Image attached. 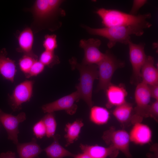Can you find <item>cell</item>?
Segmentation results:
<instances>
[{
  "label": "cell",
  "mask_w": 158,
  "mask_h": 158,
  "mask_svg": "<svg viewBox=\"0 0 158 158\" xmlns=\"http://www.w3.org/2000/svg\"><path fill=\"white\" fill-rule=\"evenodd\" d=\"M62 0H36L32 7L25 9L31 13L33 21L30 28L33 33L43 30L55 31L61 26V19L66 15L61 7Z\"/></svg>",
  "instance_id": "obj_1"
},
{
  "label": "cell",
  "mask_w": 158,
  "mask_h": 158,
  "mask_svg": "<svg viewBox=\"0 0 158 158\" xmlns=\"http://www.w3.org/2000/svg\"><path fill=\"white\" fill-rule=\"evenodd\" d=\"M96 13L102 19L104 27L134 26L146 29L152 25L147 20L151 17L150 13L134 15L117 10L101 8L98 9Z\"/></svg>",
  "instance_id": "obj_2"
},
{
  "label": "cell",
  "mask_w": 158,
  "mask_h": 158,
  "mask_svg": "<svg viewBox=\"0 0 158 158\" xmlns=\"http://www.w3.org/2000/svg\"><path fill=\"white\" fill-rule=\"evenodd\" d=\"M90 34L98 35L107 39V45L109 48L114 47L117 42L128 44L131 40L130 36L133 35L140 36L144 33L145 29L134 26H114L101 28H93L83 26Z\"/></svg>",
  "instance_id": "obj_3"
},
{
  "label": "cell",
  "mask_w": 158,
  "mask_h": 158,
  "mask_svg": "<svg viewBox=\"0 0 158 158\" xmlns=\"http://www.w3.org/2000/svg\"><path fill=\"white\" fill-rule=\"evenodd\" d=\"M70 62L72 68L78 69L80 74V82L76 86V91L80 99L91 107L93 104L92 96L94 82L98 78L97 66L79 63L74 58L71 59Z\"/></svg>",
  "instance_id": "obj_4"
},
{
  "label": "cell",
  "mask_w": 158,
  "mask_h": 158,
  "mask_svg": "<svg viewBox=\"0 0 158 158\" xmlns=\"http://www.w3.org/2000/svg\"><path fill=\"white\" fill-rule=\"evenodd\" d=\"M124 65L123 62L117 59L110 51H106L102 59L97 65L99 79L97 90H106L111 84V80L115 71Z\"/></svg>",
  "instance_id": "obj_5"
},
{
  "label": "cell",
  "mask_w": 158,
  "mask_h": 158,
  "mask_svg": "<svg viewBox=\"0 0 158 158\" xmlns=\"http://www.w3.org/2000/svg\"><path fill=\"white\" fill-rule=\"evenodd\" d=\"M151 98L148 85L142 82L138 84L135 92L136 106L130 120L132 123L141 122L144 118L148 117Z\"/></svg>",
  "instance_id": "obj_6"
},
{
  "label": "cell",
  "mask_w": 158,
  "mask_h": 158,
  "mask_svg": "<svg viewBox=\"0 0 158 158\" xmlns=\"http://www.w3.org/2000/svg\"><path fill=\"white\" fill-rule=\"evenodd\" d=\"M102 138L107 145L121 151L127 158L132 157L129 150V134L126 130H116L111 127L104 132Z\"/></svg>",
  "instance_id": "obj_7"
},
{
  "label": "cell",
  "mask_w": 158,
  "mask_h": 158,
  "mask_svg": "<svg viewBox=\"0 0 158 158\" xmlns=\"http://www.w3.org/2000/svg\"><path fill=\"white\" fill-rule=\"evenodd\" d=\"M128 44L130 60L133 69L131 82V83L137 85L142 81L141 70L147 56L144 50L145 44H136L133 42L131 40Z\"/></svg>",
  "instance_id": "obj_8"
},
{
  "label": "cell",
  "mask_w": 158,
  "mask_h": 158,
  "mask_svg": "<svg viewBox=\"0 0 158 158\" xmlns=\"http://www.w3.org/2000/svg\"><path fill=\"white\" fill-rule=\"evenodd\" d=\"M80 99V95L76 91L54 102L43 105L42 109L45 113H53L55 111L64 110L68 114L73 115L77 109L75 103Z\"/></svg>",
  "instance_id": "obj_9"
},
{
  "label": "cell",
  "mask_w": 158,
  "mask_h": 158,
  "mask_svg": "<svg viewBox=\"0 0 158 158\" xmlns=\"http://www.w3.org/2000/svg\"><path fill=\"white\" fill-rule=\"evenodd\" d=\"M34 84V81L25 80L16 87L9 98V104L13 111H19L22 109L23 103L30 100Z\"/></svg>",
  "instance_id": "obj_10"
},
{
  "label": "cell",
  "mask_w": 158,
  "mask_h": 158,
  "mask_svg": "<svg viewBox=\"0 0 158 158\" xmlns=\"http://www.w3.org/2000/svg\"><path fill=\"white\" fill-rule=\"evenodd\" d=\"M101 44V40L98 39L90 38L80 40L79 45L83 49L84 53L82 63L97 65L101 61L104 57V53L99 50Z\"/></svg>",
  "instance_id": "obj_11"
},
{
  "label": "cell",
  "mask_w": 158,
  "mask_h": 158,
  "mask_svg": "<svg viewBox=\"0 0 158 158\" xmlns=\"http://www.w3.org/2000/svg\"><path fill=\"white\" fill-rule=\"evenodd\" d=\"M25 113L23 112L16 116L4 112L0 109V122L5 129L8 139L17 145L19 143L18 135L19 133L18 126L26 119Z\"/></svg>",
  "instance_id": "obj_12"
},
{
  "label": "cell",
  "mask_w": 158,
  "mask_h": 158,
  "mask_svg": "<svg viewBox=\"0 0 158 158\" xmlns=\"http://www.w3.org/2000/svg\"><path fill=\"white\" fill-rule=\"evenodd\" d=\"M129 134L130 141L138 145L148 143L151 141L152 133L150 128L141 122L134 124Z\"/></svg>",
  "instance_id": "obj_13"
},
{
  "label": "cell",
  "mask_w": 158,
  "mask_h": 158,
  "mask_svg": "<svg viewBox=\"0 0 158 158\" xmlns=\"http://www.w3.org/2000/svg\"><path fill=\"white\" fill-rule=\"evenodd\" d=\"M80 147L83 152L91 158H106L108 157L115 158L119 153L118 150L110 146L106 147L97 145H89L81 144Z\"/></svg>",
  "instance_id": "obj_14"
},
{
  "label": "cell",
  "mask_w": 158,
  "mask_h": 158,
  "mask_svg": "<svg viewBox=\"0 0 158 158\" xmlns=\"http://www.w3.org/2000/svg\"><path fill=\"white\" fill-rule=\"evenodd\" d=\"M5 48L0 49V74L5 79L13 83L17 70L15 61L7 57Z\"/></svg>",
  "instance_id": "obj_15"
},
{
  "label": "cell",
  "mask_w": 158,
  "mask_h": 158,
  "mask_svg": "<svg viewBox=\"0 0 158 158\" xmlns=\"http://www.w3.org/2000/svg\"><path fill=\"white\" fill-rule=\"evenodd\" d=\"M107 98L106 104L107 108H110L114 106H118L126 102L125 98L127 92L121 86L111 84L106 90Z\"/></svg>",
  "instance_id": "obj_16"
},
{
  "label": "cell",
  "mask_w": 158,
  "mask_h": 158,
  "mask_svg": "<svg viewBox=\"0 0 158 158\" xmlns=\"http://www.w3.org/2000/svg\"><path fill=\"white\" fill-rule=\"evenodd\" d=\"M18 47L16 51L23 54L34 55L32 46L34 41L33 32L30 28L27 27L20 32L17 36Z\"/></svg>",
  "instance_id": "obj_17"
},
{
  "label": "cell",
  "mask_w": 158,
  "mask_h": 158,
  "mask_svg": "<svg viewBox=\"0 0 158 158\" xmlns=\"http://www.w3.org/2000/svg\"><path fill=\"white\" fill-rule=\"evenodd\" d=\"M142 82L148 85L158 84V71L154 66V59L151 56H147L141 68Z\"/></svg>",
  "instance_id": "obj_18"
},
{
  "label": "cell",
  "mask_w": 158,
  "mask_h": 158,
  "mask_svg": "<svg viewBox=\"0 0 158 158\" xmlns=\"http://www.w3.org/2000/svg\"><path fill=\"white\" fill-rule=\"evenodd\" d=\"M16 145L19 158H36L43 151L35 138L29 142L18 143Z\"/></svg>",
  "instance_id": "obj_19"
},
{
  "label": "cell",
  "mask_w": 158,
  "mask_h": 158,
  "mask_svg": "<svg viewBox=\"0 0 158 158\" xmlns=\"http://www.w3.org/2000/svg\"><path fill=\"white\" fill-rule=\"evenodd\" d=\"M53 141L49 146L43 150L48 158H63L66 157H73L74 154L66 149L59 144V136L54 135Z\"/></svg>",
  "instance_id": "obj_20"
},
{
  "label": "cell",
  "mask_w": 158,
  "mask_h": 158,
  "mask_svg": "<svg viewBox=\"0 0 158 158\" xmlns=\"http://www.w3.org/2000/svg\"><path fill=\"white\" fill-rule=\"evenodd\" d=\"M83 125V123L80 119H77L72 123L66 125L65 128L66 134L65 135L66 141V146L73 143L77 140Z\"/></svg>",
  "instance_id": "obj_21"
},
{
  "label": "cell",
  "mask_w": 158,
  "mask_h": 158,
  "mask_svg": "<svg viewBox=\"0 0 158 158\" xmlns=\"http://www.w3.org/2000/svg\"><path fill=\"white\" fill-rule=\"evenodd\" d=\"M133 109L132 105L126 102L117 106L113 111V114L116 119L121 123L130 120Z\"/></svg>",
  "instance_id": "obj_22"
},
{
  "label": "cell",
  "mask_w": 158,
  "mask_h": 158,
  "mask_svg": "<svg viewBox=\"0 0 158 158\" xmlns=\"http://www.w3.org/2000/svg\"><path fill=\"white\" fill-rule=\"evenodd\" d=\"M109 117V113L106 109L97 106L91 107L90 118L94 123L98 125L105 124L108 121Z\"/></svg>",
  "instance_id": "obj_23"
},
{
  "label": "cell",
  "mask_w": 158,
  "mask_h": 158,
  "mask_svg": "<svg viewBox=\"0 0 158 158\" xmlns=\"http://www.w3.org/2000/svg\"><path fill=\"white\" fill-rule=\"evenodd\" d=\"M42 119L46 128V135L49 138L53 137L56 127V121L53 113H47Z\"/></svg>",
  "instance_id": "obj_24"
},
{
  "label": "cell",
  "mask_w": 158,
  "mask_h": 158,
  "mask_svg": "<svg viewBox=\"0 0 158 158\" xmlns=\"http://www.w3.org/2000/svg\"><path fill=\"white\" fill-rule=\"evenodd\" d=\"M39 61L45 66L49 68H51L60 62L59 57L55 54L54 51L45 50L40 54Z\"/></svg>",
  "instance_id": "obj_25"
},
{
  "label": "cell",
  "mask_w": 158,
  "mask_h": 158,
  "mask_svg": "<svg viewBox=\"0 0 158 158\" xmlns=\"http://www.w3.org/2000/svg\"><path fill=\"white\" fill-rule=\"evenodd\" d=\"M38 60L36 55H31L23 54L19 61V65L21 71L26 76L28 73L34 63Z\"/></svg>",
  "instance_id": "obj_26"
},
{
  "label": "cell",
  "mask_w": 158,
  "mask_h": 158,
  "mask_svg": "<svg viewBox=\"0 0 158 158\" xmlns=\"http://www.w3.org/2000/svg\"><path fill=\"white\" fill-rule=\"evenodd\" d=\"M56 37V35L54 34L45 35L43 43L45 50L54 51L58 47Z\"/></svg>",
  "instance_id": "obj_27"
},
{
  "label": "cell",
  "mask_w": 158,
  "mask_h": 158,
  "mask_svg": "<svg viewBox=\"0 0 158 158\" xmlns=\"http://www.w3.org/2000/svg\"><path fill=\"white\" fill-rule=\"evenodd\" d=\"M45 66L38 60L32 65L28 74L25 76L27 78L37 76L44 70Z\"/></svg>",
  "instance_id": "obj_28"
},
{
  "label": "cell",
  "mask_w": 158,
  "mask_h": 158,
  "mask_svg": "<svg viewBox=\"0 0 158 158\" xmlns=\"http://www.w3.org/2000/svg\"><path fill=\"white\" fill-rule=\"evenodd\" d=\"M32 130L34 135L37 138H42L46 135V128L42 119L34 125Z\"/></svg>",
  "instance_id": "obj_29"
},
{
  "label": "cell",
  "mask_w": 158,
  "mask_h": 158,
  "mask_svg": "<svg viewBox=\"0 0 158 158\" xmlns=\"http://www.w3.org/2000/svg\"><path fill=\"white\" fill-rule=\"evenodd\" d=\"M148 117L153 118L157 122L158 120V100H155L150 105L148 112Z\"/></svg>",
  "instance_id": "obj_30"
},
{
  "label": "cell",
  "mask_w": 158,
  "mask_h": 158,
  "mask_svg": "<svg viewBox=\"0 0 158 158\" xmlns=\"http://www.w3.org/2000/svg\"><path fill=\"white\" fill-rule=\"evenodd\" d=\"M146 0H134L133 1L132 8L129 14L134 15H137V13L139 9L143 6L147 2Z\"/></svg>",
  "instance_id": "obj_31"
},
{
  "label": "cell",
  "mask_w": 158,
  "mask_h": 158,
  "mask_svg": "<svg viewBox=\"0 0 158 158\" xmlns=\"http://www.w3.org/2000/svg\"><path fill=\"white\" fill-rule=\"evenodd\" d=\"M148 85L151 97L158 100V84Z\"/></svg>",
  "instance_id": "obj_32"
},
{
  "label": "cell",
  "mask_w": 158,
  "mask_h": 158,
  "mask_svg": "<svg viewBox=\"0 0 158 158\" xmlns=\"http://www.w3.org/2000/svg\"><path fill=\"white\" fill-rule=\"evenodd\" d=\"M0 158H16V154L10 151L3 152L0 154Z\"/></svg>",
  "instance_id": "obj_33"
},
{
  "label": "cell",
  "mask_w": 158,
  "mask_h": 158,
  "mask_svg": "<svg viewBox=\"0 0 158 158\" xmlns=\"http://www.w3.org/2000/svg\"><path fill=\"white\" fill-rule=\"evenodd\" d=\"M73 157L74 158H91L88 154L84 152L77 154H74Z\"/></svg>",
  "instance_id": "obj_34"
}]
</instances>
